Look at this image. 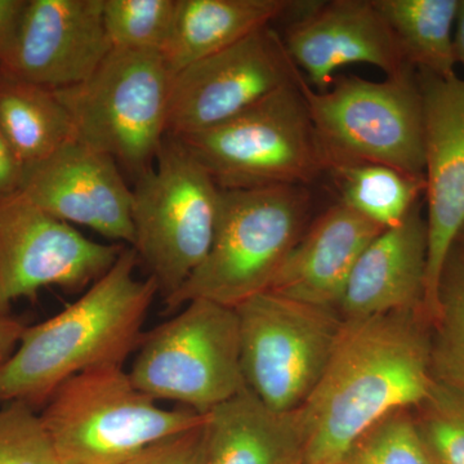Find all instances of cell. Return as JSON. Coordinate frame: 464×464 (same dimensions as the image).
I'll return each mask as SVG.
<instances>
[{
    "mask_svg": "<svg viewBox=\"0 0 464 464\" xmlns=\"http://www.w3.org/2000/svg\"><path fill=\"white\" fill-rule=\"evenodd\" d=\"M420 311L344 320L325 371L292 413L298 464H343L384 418L417 408L433 384Z\"/></svg>",
    "mask_w": 464,
    "mask_h": 464,
    "instance_id": "6da1fadb",
    "label": "cell"
},
{
    "mask_svg": "<svg viewBox=\"0 0 464 464\" xmlns=\"http://www.w3.org/2000/svg\"><path fill=\"white\" fill-rule=\"evenodd\" d=\"M139 265L132 246H125L81 298L25 329L16 350L0 365V404L48 401L75 375L124 365L141 341L143 324L159 293L152 277L137 276Z\"/></svg>",
    "mask_w": 464,
    "mask_h": 464,
    "instance_id": "7a4b0ae2",
    "label": "cell"
},
{
    "mask_svg": "<svg viewBox=\"0 0 464 464\" xmlns=\"http://www.w3.org/2000/svg\"><path fill=\"white\" fill-rule=\"evenodd\" d=\"M307 186L222 190L212 246L199 267L167 299L168 308L206 299L235 308L267 292L307 228Z\"/></svg>",
    "mask_w": 464,
    "mask_h": 464,
    "instance_id": "3957f363",
    "label": "cell"
},
{
    "mask_svg": "<svg viewBox=\"0 0 464 464\" xmlns=\"http://www.w3.org/2000/svg\"><path fill=\"white\" fill-rule=\"evenodd\" d=\"M295 82L326 172L380 164L424 177L423 103L413 67L383 82L335 76L325 92L314 90L299 70Z\"/></svg>",
    "mask_w": 464,
    "mask_h": 464,
    "instance_id": "277c9868",
    "label": "cell"
},
{
    "mask_svg": "<svg viewBox=\"0 0 464 464\" xmlns=\"http://www.w3.org/2000/svg\"><path fill=\"white\" fill-rule=\"evenodd\" d=\"M41 418L61 464H123L206 420L190 409L159 404L133 383L124 365L101 366L66 381Z\"/></svg>",
    "mask_w": 464,
    "mask_h": 464,
    "instance_id": "5b68a950",
    "label": "cell"
},
{
    "mask_svg": "<svg viewBox=\"0 0 464 464\" xmlns=\"http://www.w3.org/2000/svg\"><path fill=\"white\" fill-rule=\"evenodd\" d=\"M173 72L158 52L115 50L82 83L54 91L76 141L140 177L167 139Z\"/></svg>",
    "mask_w": 464,
    "mask_h": 464,
    "instance_id": "8992f818",
    "label": "cell"
},
{
    "mask_svg": "<svg viewBox=\"0 0 464 464\" xmlns=\"http://www.w3.org/2000/svg\"><path fill=\"white\" fill-rule=\"evenodd\" d=\"M221 188L179 140L167 136L154 167L132 188V248L164 299L207 257Z\"/></svg>",
    "mask_w": 464,
    "mask_h": 464,
    "instance_id": "52a82bcc",
    "label": "cell"
},
{
    "mask_svg": "<svg viewBox=\"0 0 464 464\" xmlns=\"http://www.w3.org/2000/svg\"><path fill=\"white\" fill-rule=\"evenodd\" d=\"M177 140L222 190L308 188L326 172L295 81L225 123Z\"/></svg>",
    "mask_w": 464,
    "mask_h": 464,
    "instance_id": "ba28073f",
    "label": "cell"
},
{
    "mask_svg": "<svg viewBox=\"0 0 464 464\" xmlns=\"http://www.w3.org/2000/svg\"><path fill=\"white\" fill-rule=\"evenodd\" d=\"M142 335L130 373L157 401L206 415L246 389L235 308L195 299Z\"/></svg>",
    "mask_w": 464,
    "mask_h": 464,
    "instance_id": "9c48e42d",
    "label": "cell"
},
{
    "mask_svg": "<svg viewBox=\"0 0 464 464\" xmlns=\"http://www.w3.org/2000/svg\"><path fill=\"white\" fill-rule=\"evenodd\" d=\"M235 311L246 389L274 413H295L322 378L343 317L337 308L273 292L259 293Z\"/></svg>",
    "mask_w": 464,
    "mask_h": 464,
    "instance_id": "30bf717a",
    "label": "cell"
},
{
    "mask_svg": "<svg viewBox=\"0 0 464 464\" xmlns=\"http://www.w3.org/2000/svg\"><path fill=\"white\" fill-rule=\"evenodd\" d=\"M298 69L271 25L173 75L167 136L204 132L293 83Z\"/></svg>",
    "mask_w": 464,
    "mask_h": 464,
    "instance_id": "8fae6325",
    "label": "cell"
},
{
    "mask_svg": "<svg viewBox=\"0 0 464 464\" xmlns=\"http://www.w3.org/2000/svg\"><path fill=\"white\" fill-rule=\"evenodd\" d=\"M123 244H103L48 215L20 194L0 199V313L57 285L76 289L108 273Z\"/></svg>",
    "mask_w": 464,
    "mask_h": 464,
    "instance_id": "7c38bea8",
    "label": "cell"
},
{
    "mask_svg": "<svg viewBox=\"0 0 464 464\" xmlns=\"http://www.w3.org/2000/svg\"><path fill=\"white\" fill-rule=\"evenodd\" d=\"M423 103L427 266L423 313L440 308L442 273L464 228V78L417 75Z\"/></svg>",
    "mask_w": 464,
    "mask_h": 464,
    "instance_id": "4fadbf2b",
    "label": "cell"
},
{
    "mask_svg": "<svg viewBox=\"0 0 464 464\" xmlns=\"http://www.w3.org/2000/svg\"><path fill=\"white\" fill-rule=\"evenodd\" d=\"M111 50L103 0H32L0 74L63 90L90 78Z\"/></svg>",
    "mask_w": 464,
    "mask_h": 464,
    "instance_id": "5bb4252c",
    "label": "cell"
},
{
    "mask_svg": "<svg viewBox=\"0 0 464 464\" xmlns=\"http://www.w3.org/2000/svg\"><path fill=\"white\" fill-rule=\"evenodd\" d=\"M114 159L79 141L25 168L18 194L48 215L132 246V188Z\"/></svg>",
    "mask_w": 464,
    "mask_h": 464,
    "instance_id": "9a60e30c",
    "label": "cell"
},
{
    "mask_svg": "<svg viewBox=\"0 0 464 464\" xmlns=\"http://www.w3.org/2000/svg\"><path fill=\"white\" fill-rule=\"evenodd\" d=\"M283 41L293 63L317 92L329 90L335 72L351 63H368L387 76L411 67L374 0L310 3Z\"/></svg>",
    "mask_w": 464,
    "mask_h": 464,
    "instance_id": "2e32d148",
    "label": "cell"
},
{
    "mask_svg": "<svg viewBox=\"0 0 464 464\" xmlns=\"http://www.w3.org/2000/svg\"><path fill=\"white\" fill-rule=\"evenodd\" d=\"M427 225L420 203L362 253L337 310L344 320L423 311Z\"/></svg>",
    "mask_w": 464,
    "mask_h": 464,
    "instance_id": "e0dca14e",
    "label": "cell"
},
{
    "mask_svg": "<svg viewBox=\"0 0 464 464\" xmlns=\"http://www.w3.org/2000/svg\"><path fill=\"white\" fill-rule=\"evenodd\" d=\"M383 230L341 201L334 204L308 226L267 292L337 308L357 259Z\"/></svg>",
    "mask_w": 464,
    "mask_h": 464,
    "instance_id": "ac0fdd59",
    "label": "cell"
},
{
    "mask_svg": "<svg viewBox=\"0 0 464 464\" xmlns=\"http://www.w3.org/2000/svg\"><path fill=\"white\" fill-rule=\"evenodd\" d=\"M288 0H176L161 56L174 74L246 38L295 7Z\"/></svg>",
    "mask_w": 464,
    "mask_h": 464,
    "instance_id": "d6986e66",
    "label": "cell"
},
{
    "mask_svg": "<svg viewBox=\"0 0 464 464\" xmlns=\"http://www.w3.org/2000/svg\"><path fill=\"white\" fill-rule=\"evenodd\" d=\"M292 414H276L249 389L206 414L203 464L295 462Z\"/></svg>",
    "mask_w": 464,
    "mask_h": 464,
    "instance_id": "ffe728a7",
    "label": "cell"
},
{
    "mask_svg": "<svg viewBox=\"0 0 464 464\" xmlns=\"http://www.w3.org/2000/svg\"><path fill=\"white\" fill-rule=\"evenodd\" d=\"M0 132L24 168L76 141L69 112L54 91L0 74Z\"/></svg>",
    "mask_w": 464,
    "mask_h": 464,
    "instance_id": "44dd1931",
    "label": "cell"
},
{
    "mask_svg": "<svg viewBox=\"0 0 464 464\" xmlns=\"http://www.w3.org/2000/svg\"><path fill=\"white\" fill-rule=\"evenodd\" d=\"M408 65L439 78L456 76L454 27L459 0H374Z\"/></svg>",
    "mask_w": 464,
    "mask_h": 464,
    "instance_id": "7402d4cb",
    "label": "cell"
},
{
    "mask_svg": "<svg viewBox=\"0 0 464 464\" xmlns=\"http://www.w3.org/2000/svg\"><path fill=\"white\" fill-rule=\"evenodd\" d=\"M329 173L341 203L383 228L401 224L426 188L423 176L380 164L335 168Z\"/></svg>",
    "mask_w": 464,
    "mask_h": 464,
    "instance_id": "603a6c76",
    "label": "cell"
},
{
    "mask_svg": "<svg viewBox=\"0 0 464 464\" xmlns=\"http://www.w3.org/2000/svg\"><path fill=\"white\" fill-rule=\"evenodd\" d=\"M436 340L431 343L432 374L464 393V258L449 257L441 284Z\"/></svg>",
    "mask_w": 464,
    "mask_h": 464,
    "instance_id": "cb8c5ba5",
    "label": "cell"
},
{
    "mask_svg": "<svg viewBox=\"0 0 464 464\" xmlns=\"http://www.w3.org/2000/svg\"><path fill=\"white\" fill-rule=\"evenodd\" d=\"M174 14L176 0H103L106 33L115 50L161 53Z\"/></svg>",
    "mask_w": 464,
    "mask_h": 464,
    "instance_id": "d4e9b609",
    "label": "cell"
},
{
    "mask_svg": "<svg viewBox=\"0 0 464 464\" xmlns=\"http://www.w3.org/2000/svg\"><path fill=\"white\" fill-rule=\"evenodd\" d=\"M414 420L435 464H464V393L433 381Z\"/></svg>",
    "mask_w": 464,
    "mask_h": 464,
    "instance_id": "484cf974",
    "label": "cell"
},
{
    "mask_svg": "<svg viewBox=\"0 0 464 464\" xmlns=\"http://www.w3.org/2000/svg\"><path fill=\"white\" fill-rule=\"evenodd\" d=\"M343 464H433V460L413 415L401 411L366 432Z\"/></svg>",
    "mask_w": 464,
    "mask_h": 464,
    "instance_id": "4316f807",
    "label": "cell"
},
{
    "mask_svg": "<svg viewBox=\"0 0 464 464\" xmlns=\"http://www.w3.org/2000/svg\"><path fill=\"white\" fill-rule=\"evenodd\" d=\"M0 464H61L41 414L26 402L0 409Z\"/></svg>",
    "mask_w": 464,
    "mask_h": 464,
    "instance_id": "83f0119b",
    "label": "cell"
},
{
    "mask_svg": "<svg viewBox=\"0 0 464 464\" xmlns=\"http://www.w3.org/2000/svg\"><path fill=\"white\" fill-rule=\"evenodd\" d=\"M203 451L204 423L143 449L123 464H203Z\"/></svg>",
    "mask_w": 464,
    "mask_h": 464,
    "instance_id": "f1b7e54d",
    "label": "cell"
},
{
    "mask_svg": "<svg viewBox=\"0 0 464 464\" xmlns=\"http://www.w3.org/2000/svg\"><path fill=\"white\" fill-rule=\"evenodd\" d=\"M26 5L25 0H0V63L16 41Z\"/></svg>",
    "mask_w": 464,
    "mask_h": 464,
    "instance_id": "f546056e",
    "label": "cell"
},
{
    "mask_svg": "<svg viewBox=\"0 0 464 464\" xmlns=\"http://www.w3.org/2000/svg\"><path fill=\"white\" fill-rule=\"evenodd\" d=\"M25 168L0 132V199L20 191Z\"/></svg>",
    "mask_w": 464,
    "mask_h": 464,
    "instance_id": "4dcf8cb0",
    "label": "cell"
},
{
    "mask_svg": "<svg viewBox=\"0 0 464 464\" xmlns=\"http://www.w3.org/2000/svg\"><path fill=\"white\" fill-rule=\"evenodd\" d=\"M26 326L8 313H0V365L16 350Z\"/></svg>",
    "mask_w": 464,
    "mask_h": 464,
    "instance_id": "1f68e13d",
    "label": "cell"
},
{
    "mask_svg": "<svg viewBox=\"0 0 464 464\" xmlns=\"http://www.w3.org/2000/svg\"><path fill=\"white\" fill-rule=\"evenodd\" d=\"M454 53H456L457 65L464 69V0H459L458 8L456 32H454Z\"/></svg>",
    "mask_w": 464,
    "mask_h": 464,
    "instance_id": "d6a6232c",
    "label": "cell"
},
{
    "mask_svg": "<svg viewBox=\"0 0 464 464\" xmlns=\"http://www.w3.org/2000/svg\"><path fill=\"white\" fill-rule=\"evenodd\" d=\"M464 237V228H463L462 232H460L459 237ZM459 237H458V239H459ZM457 241H458V240H457ZM463 258H464V256H463Z\"/></svg>",
    "mask_w": 464,
    "mask_h": 464,
    "instance_id": "836d02e7",
    "label": "cell"
},
{
    "mask_svg": "<svg viewBox=\"0 0 464 464\" xmlns=\"http://www.w3.org/2000/svg\"><path fill=\"white\" fill-rule=\"evenodd\" d=\"M286 464H298V463H295V462H290V463H286Z\"/></svg>",
    "mask_w": 464,
    "mask_h": 464,
    "instance_id": "e575fe53",
    "label": "cell"
},
{
    "mask_svg": "<svg viewBox=\"0 0 464 464\" xmlns=\"http://www.w3.org/2000/svg\"><path fill=\"white\" fill-rule=\"evenodd\" d=\"M433 464H435V463H433Z\"/></svg>",
    "mask_w": 464,
    "mask_h": 464,
    "instance_id": "d590c367",
    "label": "cell"
}]
</instances>
